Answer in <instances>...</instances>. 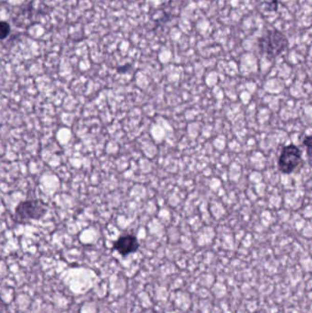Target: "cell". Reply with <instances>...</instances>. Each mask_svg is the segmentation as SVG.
<instances>
[{"instance_id":"obj_4","label":"cell","mask_w":312,"mask_h":313,"mask_svg":"<svg viewBox=\"0 0 312 313\" xmlns=\"http://www.w3.org/2000/svg\"><path fill=\"white\" fill-rule=\"evenodd\" d=\"M140 247L138 237L134 235L126 234L119 236L113 243V250L117 251L122 257H126L138 252Z\"/></svg>"},{"instance_id":"obj_3","label":"cell","mask_w":312,"mask_h":313,"mask_svg":"<svg viewBox=\"0 0 312 313\" xmlns=\"http://www.w3.org/2000/svg\"><path fill=\"white\" fill-rule=\"evenodd\" d=\"M302 162V152L294 144H288L282 148L278 160L279 171L283 174L293 173Z\"/></svg>"},{"instance_id":"obj_6","label":"cell","mask_w":312,"mask_h":313,"mask_svg":"<svg viewBox=\"0 0 312 313\" xmlns=\"http://www.w3.org/2000/svg\"><path fill=\"white\" fill-rule=\"evenodd\" d=\"M10 32V27L7 22L0 21V39H6Z\"/></svg>"},{"instance_id":"obj_5","label":"cell","mask_w":312,"mask_h":313,"mask_svg":"<svg viewBox=\"0 0 312 313\" xmlns=\"http://www.w3.org/2000/svg\"><path fill=\"white\" fill-rule=\"evenodd\" d=\"M262 5L264 6V8L269 12H277L278 9V0H261Z\"/></svg>"},{"instance_id":"obj_7","label":"cell","mask_w":312,"mask_h":313,"mask_svg":"<svg viewBox=\"0 0 312 313\" xmlns=\"http://www.w3.org/2000/svg\"><path fill=\"white\" fill-rule=\"evenodd\" d=\"M311 136H306L303 140L304 146L307 147V151H308V158H310V148H311Z\"/></svg>"},{"instance_id":"obj_1","label":"cell","mask_w":312,"mask_h":313,"mask_svg":"<svg viewBox=\"0 0 312 313\" xmlns=\"http://www.w3.org/2000/svg\"><path fill=\"white\" fill-rule=\"evenodd\" d=\"M257 47L268 59L273 60L286 51L288 47V39L281 31L272 29L257 39Z\"/></svg>"},{"instance_id":"obj_2","label":"cell","mask_w":312,"mask_h":313,"mask_svg":"<svg viewBox=\"0 0 312 313\" xmlns=\"http://www.w3.org/2000/svg\"><path fill=\"white\" fill-rule=\"evenodd\" d=\"M48 206L39 199L22 200L15 208V219L17 222L38 221L45 216Z\"/></svg>"},{"instance_id":"obj_8","label":"cell","mask_w":312,"mask_h":313,"mask_svg":"<svg viewBox=\"0 0 312 313\" xmlns=\"http://www.w3.org/2000/svg\"><path fill=\"white\" fill-rule=\"evenodd\" d=\"M127 68H129V64H126V66H123V67H120V68H118L117 71L119 72V73H125L127 71Z\"/></svg>"}]
</instances>
